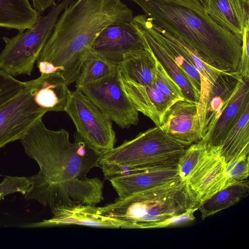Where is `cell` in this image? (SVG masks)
Listing matches in <instances>:
<instances>
[{"label":"cell","instance_id":"27","mask_svg":"<svg viewBox=\"0 0 249 249\" xmlns=\"http://www.w3.org/2000/svg\"><path fill=\"white\" fill-rule=\"evenodd\" d=\"M155 59L156 72L154 83L157 87L175 102L185 100L180 87L170 77L160 63Z\"/></svg>","mask_w":249,"mask_h":249},{"label":"cell","instance_id":"6","mask_svg":"<svg viewBox=\"0 0 249 249\" xmlns=\"http://www.w3.org/2000/svg\"><path fill=\"white\" fill-rule=\"evenodd\" d=\"M70 3L71 0H63L46 15L40 14L35 24L25 32L20 30L14 37H2L5 45L0 53V69L13 76L30 75L59 16Z\"/></svg>","mask_w":249,"mask_h":249},{"label":"cell","instance_id":"29","mask_svg":"<svg viewBox=\"0 0 249 249\" xmlns=\"http://www.w3.org/2000/svg\"><path fill=\"white\" fill-rule=\"evenodd\" d=\"M225 173L227 187L246 180L249 175V156L241 158L226 164Z\"/></svg>","mask_w":249,"mask_h":249},{"label":"cell","instance_id":"25","mask_svg":"<svg viewBox=\"0 0 249 249\" xmlns=\"http://www.w3.org/2000/svg\"><path fill=\"white\" fill-rule=\"evenodd\" d=\"M117 65L91 47L84 58L80 74L75 82L76 89H80L112 75L117 71Z\"/></svg>","mask_w":249,"mask_h":249},{"label":"cell","instance_id":"10","mask_svg":"<svg viewBox=\"0 0 249 249\" xmlns=\"http://www.w3.org/2000/svg\"><path fill=\"white\" fill-rule=\"evenodd\" d=\"M91 48L116 65L146 50L142 36L132 20L108 25L96 38Z\"/></svg>","mask_w":249,"mask_h":249},{"label":"cell","instance_id":"24","mask_svg":"<svg viewBox=\"0 0 249 249\" xmlns=\"http://www.w3.org/2000/svg\"><path fill=\"white\" fill-rule=\"evenodd\" d=\"M249 192L248 180L231 184L218 192L198 207L202 219L239 202Z\"/></svg>","mask_w":249,"mask_h":249},{"label":"cell","instance_id":"26","mask_svg":"<svg viewBox=\"0 0 249 249\" xmlns=\"http://www.w3.org/2000/svg\"><path fill=\"white\" fill-rule=\"evenodd\" d=\"M208 145L201 140L187 147L178 161L177 169L181 181L185 184L202 161L208 150Z\"/></svg>","mask_w":249,"mask_h":249},{"label":"cell","instance_id":"31","mask_svg":"<svg viewBox=\"0 0 249 249\" xmlns=\"http://www.w3.org/2000/svg\"><path fill=\"white\" fill-rule=\"evenodd\" d=\"M249 23L244 30L242 39V51L237 72L241 76L249 79Z\"/></svg>","mask_w":249,"mask_h":249},{"label":"cell","instance_id":"32","mask_svg":"<svg viewBox=\"0 0 249 249\" xmlns=\"http://www.w3.org/2000/svg\"><path fill=\"white\" fill-rule=\"evenodd\" d=\"M190 8L197 12L206 13L204 0H166Z\"/></svg>","mask_w":249,"mask_h":249},{"label":"cell","instance_id":"4","mask_svg":"<svg viewBox=\"0 0 249 249\" xmlns=\"http://www.w3.org/2000/svg\"><path fill=\"white\" fill-rule=\"evenodd\" d=\"M187 147L156 126L103 154L97 167L107 180L145 170L177 168Z\"/></svg>","mask_w":249,"mask_h":249},{"label":"cell","instance_id":"12","mask_svg":"<svg viewBox=\"0 0 249 249\" xmlns=\"http://www.w3.org/2000/svg\"><path fill=\"white\" fill-rule=\"evenodd\" d=\"M53 216L38 222L25 224L23 228H44L80 225L101 228L130 229L126 222L103 214L100 207L77 204L61 206L52 212Z\"/></svg>","mask_w":249,"mask_h":249},{"label":"cell","instance_id":"18","mask_svg":"<svg viewBox=\"0 0 249 249\" xmlns=\"http://www.w3.org/2000/svg\"><path fill=\"white\" fill-rule=\"evenodd\" d=\"M206 13L219 25L242 38L249 23V4L243 0H204Z\"/></svg>","mask_w":249,"mask_h":249},{"label":"cell","instance_id":"13","mask_svg":"<svg viewBox=\"0 0 249 249\" xmlns=\"http://www.w3.org/2000/svg\"><path fill=\"white\" fill-rule=\"evenodd\" d=\"M159 127L188 146L201 141L197 103L184 99L176 101L163 115Z\"/></svg>","mask_w":249,"mask_h":249},{"label":"cell","instance_id":"7","mask_svg":"<svg viewBox=\"0 0 249 249\" xmlns=\"http://www.w3.org/2000/svg\"><path fill=\"white\" fill-rule=\"evenodd\" d=\"M64 111L76 133L94 151L102 155L114 148L116 137L112 121L80 89L71 91Z\"/></svg>","mask_w":249,"mask_h":249},{"label":"cell","instance_id":"3","mask_svg":"<svg viewBox=\"0 0 249 249\" xmlns=\"http://www.w3.org/2000/svg\"><path fill=\"white\" fill-rule=\"evenodd\" d=\"M158 26L203 54L216 69L237 72L242 38L219 25L206 13L166 0H132Z\"/></svg>","mask_w":249,"mask_h":249},{"label":"cell","instance_id":"14","mask_svg":"<svg viewBox=\"0 0 249 249\" xmlns=\"http://www.w3.org/2000/svg\"><path fill=\"white\" fill-rule=\"evenodd\" d=\"M248 106L249 79L240 76L230 99L212 128L202 140L209 146L219 147Z\"/></svg>","mask_w":249,"mask_h":249},{"label":"cell","instance_id":"33","mask_svg":"<svg viewBox=\"0 0 249 249\" xmlns=\"http://www.w3.org/2000/svg\"><path fill=\"white\" fill-rule=\"evenodd\" d=\"M55 0H32L33 8L39 14L43 13L48 8L55 5Z\"/></svg>","mask_w":249,"mask_h":249},{"label":"cell","instance_id":"34","mask_svg":"<svg viewBox=\"0 0 249 249\" xmlns=\"http://www.w3.org/2000/svg\"><path fill=\"white\" fill-rule=\"evenodd\" d=\"M244 1L249 4V0H243Z\"/></svg>","mask_w":249,"mask_h":249},{"label":"cell","instance_id":"8","mask_svg":"<svg viewBox=\"0 0 249 249\" xmlns=\"http://www.w3.org/2000/svg\"><path fill=\"white\" fill-rule=\"evenodd\" d=\"M80 89L112 122L122 128L136 125L139 111L123 90L117 71Z\"/></svg>","mask_w":249,"mask_h":249},{"label":"cell","instance_id":"11","mask_svg":"<svg viewBox=\"0 0 249 249\" xmlns=\"http://www.w3.org/2000/svg\"><path fill=\"white\" fill-rule=\"evenodd\" d=\"M208 146L205 157L185 183L196 207L227 187L224 160L218 147Z\"/></svg>","mask_w":249,"mask_h":249},{"label":"cell","instance_id":"20","mask_svg":"<svg viewBox=\"0 0 249 249\" xmlns=\"http://www.w3.org/2000/svg\"><path fill=\"white\" fill-rule=\"evenodd\" d=\"M155 72V59L147 49L128 56L117 65L119 79L143 86L154 83Z\"/></svg>","mask_w":249,"mask_h":249},{"label":"cell","instance_id":"19","mask_svg":"<svg viewBox=\"0 0 249 249\" xmlns=\"http://www.w3.org/2000/svg\"><path fill=\"white\" fill-rule=\"evenodd\" d=\"M240 76L238 72H223L215 81L207 103L201 128L202 139L212 128L230 99Z\"/></svg>","mask_w":249,"mask_h":249},{"label":"cell","instance_id":"15","mask_svg":"<svg viewBox=\"0 0 249 249\" xmlns=\"http://www.w3.org/2000/svg\"><path fill=\"white\" fill-rule=\"evenodd\" d=\"M119 81L137 110L150 119L156 126H160L163 115L176 102L160 90L155 83L143 86Z\"/></svg>","mask_w":249,"mask_h":249},{"label":"cell","instance_id":"23","mask_svg":"<svg viewBox=\"0 0 249 249\" xmlns=\"http://www.w3.org/2000/svg\"><path fill=\"white\" fill-rule=\"evenodd\" d=\"M40 14L29 0H0V27L25 30L32 27Z\"/></svg>","mask_w":249,"mask_h":249},{"label":"cell","instance_id":"9","mask_svg":"<svg viewBox=\"0 0 249 249\" xmlns=\"http://www.w3.org/2000/svg\"><path fill=\"white\" fill-rule=\"evenodd\" d=\"M25 87L16 97L0 107V149L23 137L46 113L35 102L32 89Z\"/></svg>","mask_w":249,"mask_h":249},{"label":"cell","instance_id":"30","mask_svg":"<svg viewBox=\"0 0 249 249\" xmlns=\"http://www.w3.org/2000/svg\"><path fill=\"white\" fill-rule=\"evenodd\" d=\"M31 185L30 177L6 176L0 183V200L6 195L17 192L25 195Z\"/></svg>","mask_w":249,"mask_h":249},{"label":"cell","instance_id":"21","mask_svg":"<svg viewBox=\"0 0 249 249\" xmlns=\"http://www.w3.org/2000/svg\"><path fill=\"white\" fill-rule=\"evenodd\" d=\"M134 24L142 36L145 49L152 53L167 74L180 87L185 100L198 104L193 88L185 74L150 33L141 26Z\"/></svg>","mask_w":249,"mask_h":249},{"label":"cell","instance_id":"22","mask_svg":"<svg viewBox=\"0 0 249 249\" xmlns=\"http://www.w3.org/2000/svg\"><path fill=\"white\" fill-rule=\"evenodd\" d=\"M225 164L249 154V106L218 147Z\"/></svg>","mask_w":249,"mask_h":249},{"label":"cell","instance_id":"1","mask_svg":"<svg viewBox=\"0 0 249 249\" xmlns=\"http://www.w3.org/2000/svg\"><path fill=\"white\" fill-rule=\"evenodd\" d=\"M26 155L39 170L30 177L26 200H36L52 212L61 206L77 204L96 205L104 199V183L88 173L102 155L90 148L76 133L70 141L64 129L52 130L42 118L35 122L20 140Z\"/></svg>","mask_w":249,"mask_h":249},{"label":"cell","instance_id":"5","mask_svg":"<svg viewBox=\"0 0 249 249\" xmlns=\"http://www.w3.org/2000/svg\"><path fill=\"white\" fill-rule=\"evenodd\" d=\"M181 180L117 198L100 207L106 215L127 222L130 229L164 228L166 221L196 208Z\"/></svg>","mask_w":249,"mask_h":249},{"label":"cell","instance_id":"17","mask_svg":"<svg viewBox=\"0 0 249 249\" xmlns=\"http://www.w3.org/2000/svg\"><path fill=\"white\" fill-rule=\"evenodd\" d=\"M25 82L31 88L36 104L46 113L65 111L71 91L60 74H41L37 78Z\"/></svg>","mask_w":249,"mask_h":249},{"label":"cell","instance_id":"2","mask_svg":"<svg viewBox=\"0 0 249 249\" xmlns=\"http://www.w3.org/2000/svg\"><path fill=\"white\" fill-rule=\"evenodd\" d=\"M132 10L121 0H77L57 19L36 60L41 74L56 73L69 85L77 81L84 58L108 25L130 22Z\"/></svg>","mask_w":249,"mask_h":249},{"label":"cell","instance_id":"16","mask_svg":"<svg viewBox=\"0 0 249 249\" xmlns=\"http://www.w3.org/2000/svg\"><path fill=\"white\" fill-rule=\"evenodd\" d=\"M119 198L181 180L177 168L145 170L108 180Z\"/></svg>","mask_w":249,"mask_h":249},{"label":"cell","instance_id":"28","mask_svg":"<svg viewBox=\"0 0 249 249\" xmlns=\"http://www.w3.org/2000/svg\"><path fill=\"white\" fill-rule=\"evenodd\" d=\"M24 87V82L0 69V107L18 96Z\"/></svg>","mask_w":249,"mask_h":249}]
</instances>
